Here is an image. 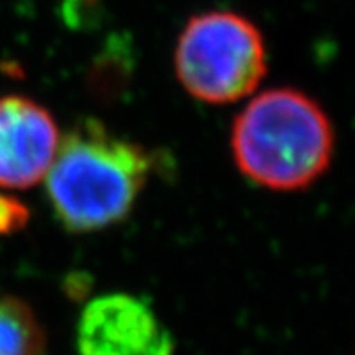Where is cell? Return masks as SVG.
Segmentation results:
<instances>
[{
  "mask_svg": "<svg viewBox=\"0 0 355 355\" xmlns=\"http://www.w3.org/2000/svg\"><path fill=\"white\" fill-rule=\"evenodd\" d=\"M150 173L149 150L89 118L60 140L44 180L62 227L87 234L122 223L135 209Z\"/></svg>",
  "mask_w": 355,
  "mask_h": 355,
  "instance_id": "6da1fadb",
  "label": "cell"
},
{
  "mask_svg": "<svg viewBox=\"0 0 355 355\" xmlns=\"http://www.w3.org/2000/svg\"><path fill=\"white\" fill-rule=\"evenodd\" d=\"M230 150L239 173L252 183L300 192L332 165L336 129L313 96L295 87H272L236 114Z\"/></svg>",
  "mask_w": 355,
  "mask_h": 355,
  "instance_id": "7a4b0ae2",
  "label": "cell"
},
{
  "mask_svg": "<svg viewBox=\"0 0 355 355\" xmlns=\"http://www.w3.org/2000/svg\"><path fill=\"white\" fill-rule=\"evenodd\" d=\"M266 44L256 24L234 11L187 20L174 47V73L192 98L227 105L247 98L266 76Z\"/></svg>",
  "mask_w": 355,
  "mask_h": 355,
  "instance_id": "3957f363",
  "label": "cell"
},
{
  "mask_svg": "<svg viewBox=\"0 0 355 355\" xmlns=\"http://www.w3.org/2000/svg\"><path fill=\"white\" fill-rule=\"evenodd\" d=\"M76 350L78 355H174V339L149 301L114 292L84 306Z\"/></svg>",
  "mask_w": 355,
  "mask_h": 355,
  "instance_id": "277c9868",
  "label": "cell"
},
{
  "mask_svg": "<svg viewBox=\"0 0 355 355\" xmlns=\"http://www.w3.org/2000/svg\"><path fill=\"white\" fill-rule=\"evenodd\" d=\"M60 140L46 105L24 94L0 96V187L24 191L44 182Z\"/></svg>",
  "mask_w": 355,
  "mask_h": 355,
  "instance_id": "5b68a950",
  "label": "cell"
},
{
  "mask_svg": "<svg viewBox=\"0 0 355 355\" xmlns=\"http://www.w3.org/2000/svg\"><path fill=\"white\" fill-rule=\"evenodd\" d=\"M0 355H47L37 313L13 295H0Z\"/></svg>",
  "mask_w": 355,
  "mask_h": 355,
  "instance_id": "8992f818",
  "label": "cell"
},
{
  "mask_svg": "<svg viewBox=\"0 0 355 355\" xmlns=\"http://www.w3.org/2000/svg\"><path fill=\"white\" fill-rule=\"evenodd\" d=\"M29 223L28 205L19 198L0 194V238L11 236L26 229Z\"/></svg>",
  "mask_w": 355,
  "mask_h": 355,
  "instance_id": "52a82bcc",
  "label": "cell"
},
{
  "mask_svg": "<svg viewBox=\"0 0 355 355\" xmlns=\"http://www.w3.org/2000/svg\"><path fill=\"white\" fill-rule=\"evenodd\" d=\"M67 6L69 8H80L78 11H84L87 10V8H91V6H94L98 0H66Z\"/></svg>",
  "mask_w": 355,
  "mask_h": 355,
  "instance_id": "ba28073f",
  "label": "cell"
}]
</instances>
